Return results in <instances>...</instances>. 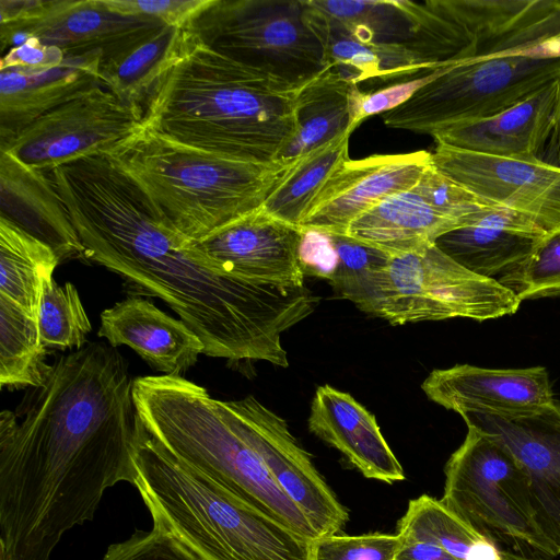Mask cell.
<instances>
[{"label":"cell","instance_id":"35","mask_svg":"<svg viewBox=\"0 0 560 560\" xmlns=\"http://www.w3.org/2000/svg\"><path fill=\"white\" fill-rule=\"evenodd\" d=\"M330 233L338 253V267L330 283L340 296L352 302L370 276L383 269L392 256L346 234Z\"/></svg>","mask_w":560,"mask_h":560},{"label":"cell","instance_id":"23","mask_svg":"<svg viewBox=\"0 0 560 560\" xmlns=\"http://www.w3.org/2000/svg\"><path fill=\"white\" fill-rule=\"evenodd\" d=\"M101 52L66 56L57 67L33 74L0 70V141L100 81Z\"/></svg>","mask_w":560,"mask_h":560},{"label":"cell","instance_id":"14","mask_svg":"<svg viewBox=\"0 0 560 560\" xmlns=\"http://www.w3.org/2000/svg\"><path fill=\"white\" fill-rule=\"evenodd\" d=\"M467 427L494 436L520 460L529 482L535 521L560 555V402L517 415L466 411Z\"/></svg>","mask_w":560,"mask_h":560},{"label":"cell","instance_id":"17","mask_svg":"<svg viewBox=\"0 0 560 560\" xmlns=\"http://www.w3.org/2000/svg\"><path fill=\"white\" fill-rule=\"evenodd\" d=\"M302 229L261 209L254 210L195 242L228 273L264 283L303 288L299 261Z\"/></svg>","mask_w":560,"mask_h":560},{"label":"cell","instance_id":"15","mask_svg":"<svg viewBox=\"0 0 560 560\" xmlns=\"http://www.w3.org/2000/svg\"><path fill=\"white\" fill-rule=\"evenodd\" d=\"M165 26L151 16L118 13L103 0H48L37 16L1 24L0 35L22 33L69 57L101 52L104 62L144 43Z\"/></svg>","mask_w":560,"mask_h":560},{"label":"cell","instance_id":"30","mask_svg":"<svg viewBox=\"0 0 560 560\" xmlns=\"http://www.w3.org/2000/svg\"><path fill=\"white\" fill-rule=\"evenodd\" d=\"M58 264L47 244L0 217V295L37 318L44 282Z\"/></svg>","mask_w":560,"mask_h":560},{"label":"cell","instance_id":"12","mask_svg":"<svg viewBox=\"0 0 560 560\" xmlns=\"http://www.w3.org/2000/svg\"><path fill=\"white\" fill-rule=\"evenodd\" d=\"M230 418L258 454L280 489L304 513L318 537L338 534L349 518L310 454L295 440L284 419L254 396L225 401Z\"/></svg>","mask_w":560,"mask_h":560},{"label":"cell","instance_id":"47","mask_svg":"<svg viewBox=\"0 0 560 560\" xmlns=\"http://www.w3.org/2000/svg\"><path fill=\"white\" fill-rule=\"evenodd\" d=\"M501 560H550V559L540 558V557H527V556L518 555V553L511 552L508 550H501Z\"/></svg>","mask_w":560,"mask_h":560},{"label":"cell","instance_id":"21","mask_svg":"<svg viewBox=\"0 0 560 560\" xmlns=\"http://www.w3.org/2000/svg\"><path fill=\"white\" fill-rule=\"evenodd\" d=\"M307 423L313 434L338 450L365 478L386 483L405 479L374 415L350 394L330 385L319 386Z\"/></svg>","mask_w":560,"mask_h":560},{"label":"cell","instance_id":"10","mask_svg":"<svg viewBox=\"0 0 560 560\" xmlns=\"http://www.w3.org/2000/svg\"><path fill=\"white\" fill-rule=\"evenodd\" d=\"M560 75V59L521 55L446 66L412 97L383 115L389 128L432 135L458 122L497 115Z\"/></svg>","mask_w":560,"mask_h":560},{"label":"cell","instance_id":"20","mask_svg":"<svg viewBox=\"0 0 560 560\" xmlns=\"http://www.w3.org/2000/svg\"><path fill=\"white\" fill-rule=\"evenodd\" d=\"M97 335L112 347L131 348L163 375H182L205 352L201 339L183 320L140 296H128L104 310Z\"/></svg>","mask_w":560,"mask_h":560},{"label":"cell","instance_id":"28","mask_svg":"<svg viewBox=\"0 0 560 560\" xmlns=\"http://www.w3.org/2000/svg\"><path fill=\"white\" fill-rule=\"evenodd\" d=\"M186 34V28L165 26L126 54L102 62V86L121 101L144 108L161 77L180 55Z\"/></svg>","mask_w":560,"mask_h":560},{"label":"cell","instance_id":"22","mask_svg":"<svg viewBox=\"0 0 560 560\" xmlns=\"http://www.w3.org/2000/svg\"><path fill=\"white\" fill-rule=\"evenodd\" d=\"M556 80L516 105L487 118L443 127L436 144L512 159H539L552 127Z\"/></svg>","mask_w":560,"mask_h":560},{"label":"cell","instance_id":"6","mask_svg":"<svg viewBox=\"0 0 560 560\" xmlns=\"http://www.w3.org/2000/svg\"><path fill=\"white\" fill-rule=\"evenodd\" d=\"M106 155L192 242L259 209L296 160H235L171 141L145 127Z\"/></svg>","mask_w":560,"mask_h":560},{"label":"cell","instance_id":"26","mask_svg":"<svg viewBox=\"0 0 560 560\" xmlns=\"http://www.w3.org/2000/svg\"><path fill=\"white\" fill-rule=\"evenodd\" d=\"M354 85L331 67L302 85L295 100L298 133L281 159L303 155L350 135L349 97Z\"/></svg>","mask_w":560,"mask_h":560},{"label":"cell","instance_id":"32","mask_svg":"<svg viewBox=\"0 0 560 560\" xmlns=\"http://www.w3.org/2000/svg\"><path fill=\"white\" fill-rule=\"evenodd\" d=\"M349 137L343 135L296 160L261 206L270 215L300 226L327 178L349 159Z\"/></svg>","mask_w":560,"mask_h":560},{"label":"cell","instance_id":"5","mask_svg":"<svg viewBox=\"0 0 560 560\" xmlns=\"http://www.w3.org/2000/svg\"><path fill=\"white\" fill-rule=\"evenodd\" d=\"M136 488L152 521L198 560H313V541L186 467L140 420Z\"/></svg>","mask_w":560,"mask_h":560},{"label":"cell","instance_id":"45","mask_svg":"<svg viewBox=\"0 0 560 560\" xmlns=\"http://www.w3.org/2000/svg\"><path fill=\"white\" fill-rule=\"evenodd\" d=\"M557 96L552 127L541 152L540 160L560 168V75L556 79Z\"/></svg>","mask_w":560,"mask_h":560},{"label":"cell","instance_id":"8","mask_svg":"<svg viewBox=\"0 0 560 560\" xmlns=\"http://www.w3.org/2000/svg\"><path fill=\"white\" fill-rule=\"evenodd\" d=\"M186 30L210 49L295 88L328 68L304 0H211Z\"/></svg>","mask_w":560,"mask_h":560},{"label":"cell","instance_id":"44","mask_svg":"<svg viewBox=\"0 0 560 560\" xmlns=\"http://www.w3.org/2000/svg\"><path fill=\"white\" fill-rule=\"evenodd\" d=\"M395 560H457L442 548L417 541H402Z\"/></svg>","mask_w":560,"mask_h":560},{"label":"cell","instance_id":"7","mask_svg":"<svg viewBox=\"0 0 560 560\" xmlns=\"http://www.w3.org/2000/svg\"><path fill=\"white\" fill-rule=\"evenodd\" d=\"M352 302L393 325L455 317L482 322L514 314L521 304L499 280L469 271L435 244L392 256Z\"/></svg>","mask_w":560,"mask_h":560},{"label":"cell","instance_id":"38","mask_svg":"<svg viewBox=\"0 0 560 560\" xmlns=\"http://www.w3.org/2000/svg\"><path fill=\"white\" fill-rule=\"evenodd\" d=\"M442 68L369 91H363L360 86L354 85L349 97L348 132L351 135L368 117L377 114L384 115L405 104L415 93L430 82Z\"/></svg>","mask_w":560,"mask_h":560},{"label":"cell","instance_id":"24","mask_svg":"<svg viewBox=\"0 0 560 560\" xmlns=\"http://www.w3.org/2000/svg\"><path fill=\"white\" fill-rule=\"evenodd\" d=\"M304 2L306 18L324 44L328 67L352 84L372 81L383 88L442 68L410 46L358 40L311 0Z\"/></svg>","mask_w":560,"mask_h":560},{"label":"cell","instance_id":"46","mask_svg":"<svg viewBox=\"0 0 560 560\" xmlns=\"http://www.w3.org/2000/svg\"><path fill=\"white\" fill-rule=\"evenodd\" d=\"M504 55H521L539 59H560V34L499 56Z\"/></svg>","mask_w":560,"mask_h":560},{"label":"cell","instance_id":"27","mask_svg":"<svg viewBox=\"0 0 560 560\" xmlns=\"http://www.w3.org/2000/svg\"><path fill=\"white\" fill-rule=\"evenodd\" d=\"M542 236L486 223L476 218L472 223L443 234L434 244L469 271L493 278L527 258Z\"/></svg>","mask_w":560,"mask_h":560},{"label":"cell","instance_id":"16","mask_svg":"<svg viewBox=\"0 0 560 560\" xmlns=\"http://www.w3.org/2000/svg\"><path fill=\"white\" fill-rule=\"evenodd\" d=\"M431 163V152L424 150L349 158L324 183L300 228L345 234L354 219L381 200L412 188Z\"/></svg>","mask_w":560,"mask_h":560},{"label":"cell","instance_id":"31","mask_svg":"<svg viewBox=\"0 0 560 560\" xmlns=\"http://www.w3.org/2000/svg\"><path fill=\"white\" fill-rule=\"evenodd\" d=\"M37 318L0 295V386L12 389L42 386L52 368Z\"/></svg>","mask_w":560,"mask_h":560},{"label":"cell","instance_id":"40","mask_svg":"<svg viewBox=\"0 0 560 560\" xmlns=\"http://www.w3.org/2000/svg\"><path fill=\"white\" fill-rule=\"evenodd\" d=\"M112 10L127 15H145L168 26L186 28L211 0H103Z\"/></svg>","mask_w":560,"mask_h":560},{"label":"cell","instance_id":"4","mask_svg":"<svg viewBox=\"0 0 560 560\" xmlns=\"http://www.w3.org/2000/svg\"><path fill=\"white\" fill-rule=\"evenodd\" d=\"M148 433L173 457L248 505L315 540V529L233 424L225 400L182 375L133 378Z\"/></svg>","mask_w":560,"mask_h":560},{"label":"cell","instance_id":"41","mask_svg":"<svg viewBox=\"0 0 560 560\" xmlns=\"http://www.w3.org/2000/svg\"><path fill=\"white\" fill-rule=\"evenodd\" d=\"M302 229L299 261L305 276L332 280L338 267V253L328 231Z\"/></svg>","mask_w":560,"mask_h":560},{"label":"cell","instance_id":"37","mask_svg":"<svg viewBox=\"0 0 560 560\" xmlns=\"http://www.w3.org/2000/svg\"><path fill=\"white\" fill-rule=\"evenodd\" d=\"M398 534L329 535L313 541V560H395Z\"/></svg>","mask_w":560,"mask_h":560},{"label":"cell","instance_id":"39","mask_svg":"<svg viewBox=\"0 0 560 560\" xmlns=\"http://www.w3.org/2000/svg\"><path fill=\"white\" fill-rule=\"evenodd\" d=\"M102 560H198L172 533L153 522L151 530H136L112 544Z\"/></svg>","mask_w":560,"mask_h":560},{"label":"cell","instance_id":"9","mask_svg":"<svg viewBox=\"0 0 560 560\" xmlns=\"http://www.w3.org/2000/svg\"><path fill=\"white\" fill-rule=\"evenodd\" d=\"M462 445L445 465L441 501L494 544L556 553L535 521L528 477L500 440L467 427Z\"/></svg>","mask_w":560,"mask_h":560},{"label":"cell","instance_id":"1","mask_svg":"<svg viewBox=\"0 0 560 560\" xmlns=\"http://www.w3.org/2000/svg\"><path fill=\"white\" fill-rule=\"evenodd\" d=\"M119 351L88 342L52 363L16 412L0 413V560H51L108 488L136 486L140 427Z\"/></svg>","mask_w":560,"mask_h":560},{"label":"cell","instance_id":"25","mask_svg":"<svg viewBox=\"0 0 560 560\" xmlns=\"http://www.w3.org/2000/svg\"><path fill=\"white\" fill-rule=\"evenodd\" d=\"M462 225L431 207L412 187L366 210L348 225L345 234L396 256L430 246Z\"/></svg>","mask_w":560,"mask_h":560},{"label":"cell","instance_id":"34","mask_svg":"<svg viewBox=\"0 0 560 560\" xmlns=\"http://www.w3.org/2000/svg\"><path fill=\"white\" fill-rule=\"evenodd\" d=\"M499 282L521 302L560 295V226L545 234L529 256L502 273Z\"/></svg>","mask_w":560,"mask_h":560},{"label":"cell","instance_id":"42","mask_svg":"<svg viewBox=\"0 0 560 560\" xmlns=\"http://www.w3.org/2000/svg\"><path fill=\"white\" fill-rule=\"evenodd\" d=\"M66 56L55 46L45 45L37 38H28L20 46L10 48L0 61V70L33 74L59 66Z\"/></svg>","mask_w":560,"mask_h":560},{"label":"cell","instance_id":"43","mask_svg":"<svg viewBox=\"0 0 560 560\" xmlns=\"http://www.w3.org/2000/svg\"><path fill=\"white\" fill-rule=\"evenodd\" d=\"M46 1L42 0H0L1 24L20 23L42 13Z\"/></svg>","mask_w":560,"mask_h":560},{"label":"cell","instance_id":"33","mask_svg":"<svg viewBox=\"0 0 560 560\" xmlns=\"http://www.w3.org/2000/svg\"><path fill=\"white\" fill-rule=\"evenodd\" d=\"M37 323L48 350L81 349L92 330L75 287L71 282L60 287L54 277L44 282Z\"/></svg>","mask_w":560,"mask_h":560},{"label":"cell","instance_id":"11","mask_svg":"<svg viewBox=\"0 0 560 560\" xmlns=\"http://www.w3.org/2000/svg\"><path fill=\"white\" fill-rule=\"evenodd\" d=\"M144 127L143 107L96 85L1 140L0 151L31 167L51 171L84 156L108 154Z\"/></svg>","mask_w":560,"mask_h":560},{"label":"cell","instance_id":"2","mask_svg":"<svg viewBox=\"0 0 560 560\" xmlns=\"http://www.w3.org/2000/svg\"><path fill=\"white\" fill-rule=\"evenodd\" d=\"M60 196L83 244V260L116 273L129 296L163 300L201 339L203 354L289 365L281 335L318 304L306 287L222 271L106 156L74 170Z\"/></svg>","mask_w":560,"mask_h":560},{"label":"cell","instance_id":"19","mask_svg":"<svg viewBox=\"0 0 560 560\" xmlns=\"http://www.w3.org/2000/svg\"><path fill=\"white\" fill-rule=\"evenodd\" d=\"M0 217L47 244L60 262L84 259L83 244L49 171L0 151Z\"/></svg>","mask_w":560,"mask_h":560},{"label":"cell","instance_id":"18","mask_svg":"<svg viewBox=\"0 0 560 560\" xmlns=\"http://www.w3.org/2000/svg\"><path fill=\"white\" fill-rule=\"evenodd\" d=\"M421 387L430 400L459 415H517L555 400L548 372L542 366L498 370L458 364L433 370Z\"/></svg>","mask_w":560,"mask_h":560},{"label":"cell","instance_id":"36","mask_svg":"<svg viewBox=\"0 0 560 560\" xmlns=\"http://www.w3.org/2000/svg\"><path fill=\"white\" fill-rule=\"evenodd\" d=\"M413 188L431 207L464 225L472 223L480 212L491 207L441 173L432 163Z\"/></svg>","mask_w":560,"mask_h":560},{"label":"cell","instance_id":"3","mask_svg":"<svg viewBox=\"0 0 560 560\" xmlns=\"http://www.w3.org/2000/svg\"><path fill=\"white\" fill-rule=\"evenodd\" d=\"M299 89L210 49L187 31L180 55L144 105V126L190 148L272 163L298 133Z\"/></svg>","mask_w":560,"mask_h":560},{"label":"cell","instance_id":"13","mask_svg":"<svg viewBox=\"0 0 560 560\" xmlns=\"http://www.w3.org/2000/svg\"><path fill=\"white\" fill-rule=\"evenodd\" d=\"M433 166L491 207L515 211L546 234L560 226V168L436 144Z\"/></svg>","mask_w":560,"mask_h":560},{"label":"cell","instance_id":"29","mask_svg":"<svg viewBox=\"0 0 560 560\" xmlns=\"http://www.w3.org/2000/svg\"><path fill=\"white\" fill-rule=\"evenodd\" d=\"M396 534L402 541L438 546L457 560H501L497 544L428 494L409 501Z\"/></svg>","mask_w":560,"mask_h":560}]
</instances>
